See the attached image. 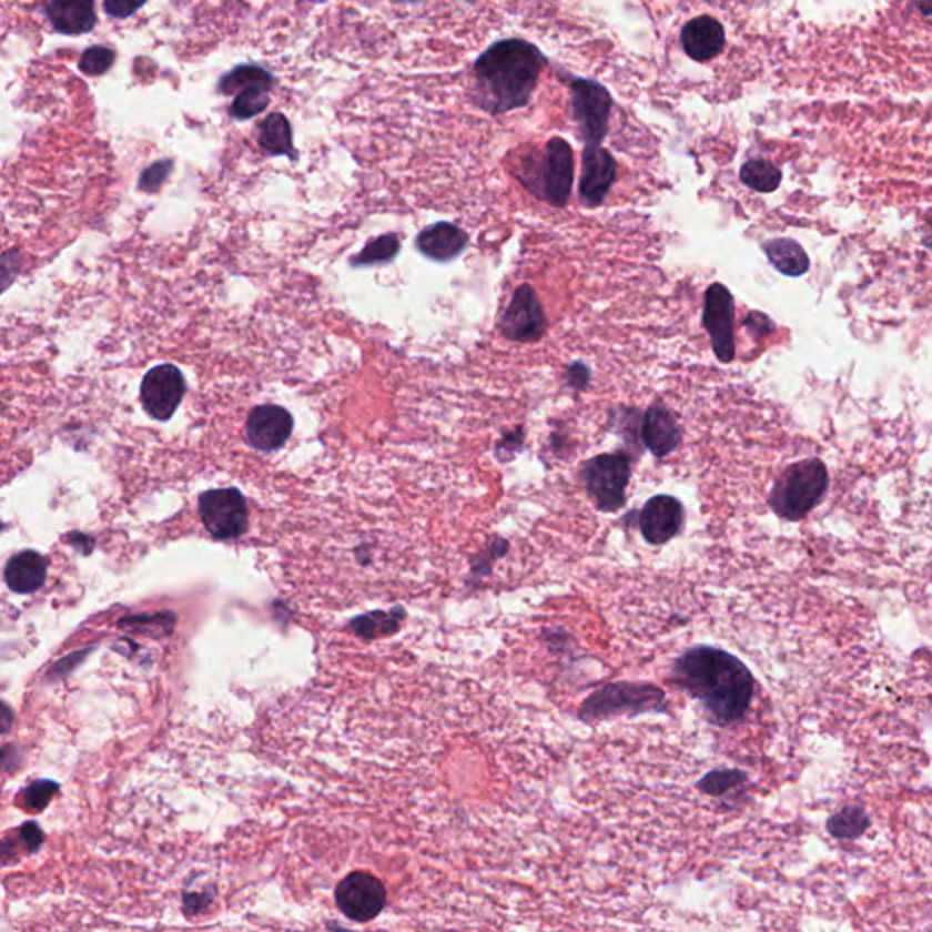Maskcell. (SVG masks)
Returning a JSON list of instances; mask_svg holds the SVG:
<instances>
[{"label": "cell", "mask_w": 932, "mask_h": 932, "mask_svg": "<svg viewBox=\"0 0 932 932\" xmlns=\"http://www.w3.org/2000/svg\"><path fill=\"white\" fill-rule=\"evenodd\" d=\"M676 689L698 701L703 716L716 727L746 721L756 695V678L729 650L698 645L679 654L670 670Z\"/></svg>", "instance_id": "cell-1"}, {"label": "cell", "mask_w": 932, "mask_h": 932, "mask_svg": "<svg viewBox=\"0 0 932 932\" xmlns=\"http://www.w3.org/2000/svg\"><path fill=\"white\" fill-rule=\"evenodd\" d=\"M545 68V57L530 42L507 39L488 48L476 64V101L487 112H513L525 107Z\"/></svg>", "instance_id": "cell-2"}, {"label": "cell", "mask_w": 932, "mask_h": 932, "mask_svg": "<svg viewBox=\"0 0 932 932\" xmlns=\"http://www.w3.org/2000/svg\"><path fill=\"white\" fill-rule=\"evenodd\" d=\"M667 715L669 699L656 685L638 681L608 683L588 696L579 707V720L585 723L636 718L641 715Z\"/></svg>", "instance_id": "cell-3"}, {"label": "cell", "mask_w": 932, "mask_h": 932, "mask_svg": "<svg viewBox=\"0 0 932 932\" xmlns=\"http://www.w3.org/2000/svg\"><path fill=\"white\" fill-rule=\"evenodd\" d=\"M829 490V472L821 459L792 463L781 472L770 490L772 513L786 521H801L814 510Z\"/></svg>", "instance_id": "cell-4"}, {"label": "cell", "mask_w": 932, "mask_h": 932, "mask_svg": "<svg viewBox=\"0 0 932 932\" xmlns=\"http://www.w3.org/2000/svg\"><path fill=\"white\" fill-rule=\"evenodd\" d=\"M523 184L556 209L567 206L574 183V153L563 139L548 142L541 158L527 161Z\"/></svg>", "instance_id": "cell-5"}, {"label": "cell", "mask_w": 932, "mask_h": 932, "mask_svg": "<svg viewBox=\"0 0 932 932\" xmlns=\"http://www.w3.org/2000/svg\"><path fill=\"white\" fill-rule=\"evenodd\" d=\"M630 466L632 459L624 452L601 454L582 465V485L599 513H616L625 507Z\"/></svg>", "instance_id": "cell-6"}, {"label": "cell", "mask_w": 932, "mask_h": 932, "mask_svg": "<svg viewBox=\"0 0 932 932\" xmlns=\"http://www.w3.org/2000/svg\"><path fill=\"white\" fill-rule=\"evenodd\" d=\"M570 102L574 121L579 126L585 146H601L610 128V92L590 79H574L570 84Z\"/></svg>", "instance_id": "cell-7"}, {"label": "cell", "mask_w": 932, "mask_h": 932, "mask_svg": "<svg viewBox=\"0 0 932 932\" xmlns=\"http://www.w3.org/2000/svg\"><path fill=\"white\" fill-rule=\"evenodd\" d=\"M199 514L210 536L229 541L249 528V505L237 488L209 490L199 497Z\"/></svg>", "instance_id": "cell-8"}, {"label": "cell", "mask_w": 932, "mask_h": 932, "mask_svg": "<svg viewBox=\"0 0 932 932\" xmlns=\"http://www.w3.org/2000/svg\"><path fill=\"white\" fill-rule=\"evenodd\" d=\"M272 77L257 67L235 68L219 82V92L235 95L230 113L235 119H250L263 113L270 104Z\"/></svg>", "instance_id": "cell-9"}, {"label": "cell", "mask_w": 932, "mask_h": 932, "mask_svg": "<svg viewBox=\"0 0 932 932\" xmlns=\"http://www.w3.org/2000/svg\"><path fill=\"white\" fill-rule=\"evenodd\" d=\"M735 297L721 283L710 284L705 292L703 326L710 345L721 363L735 359Z\"/></svg>", "instance_id": "cell-10"}, {"label": "cell", "mask_w": 932, "mask_h": 932, "mask_svg": "<svg viewBox=\"0 0 932 932\" xmlns=\"http://www.w3.org/2000/svg\"><path fill=\"white\" fill-rule=\"evenodd\" d=\"M186 396V381L178 366L159 365L142 379V408L155 421L172 419Z\"/></svg>", "instance_id": "cell-11"}, {"label": "cell", "mask_w": 932, "mask_h": 932, "mask_svg": "<svg viewBox=\"0 0 932 932\" xmlns=\"http://www.w3.org/2000/svg\"><path fill=\"white\" fill-rule=\"evenodd\" d=\"M335 902L352 922H372L386 905V889L368 872H352L335 891Z\"/></svg>", "instance_id": "cell-12"}, {"label": "cell", "mask_w": 932, "mask_h": 932, "mask_svg": "<svg viewBox=\"0 0 932 932\" xmlns=\"http://www.w3.org/2000/svg\"><path fill=\"white\" fill-rule=\"evenodd\" d=\"M502 334L514 343H536L547 332V315L530 284H521L499 321Z\"/></svg>", "instance_id": "cell-13"}, {"label": "cell", "mask_w": 932, "mask_h": 932, "mask_svg": "<svg viewBox=\"0 0 932 932\" xmlns=\"http://www.w3.org/2000/svg\"><path fill=\"white\" fill-rule=\"evenodd\" d=\"M685 523V508L678 497L654 496L645 503L644 510L639 514V530L645 541L654 547H661L672 541Z\"/></svg>", "instance_id": "cell-14"}, {"label": "cell", "mask_w": 932, "mask_h": 932, "mask_svg": "<svg viewBox=\"0 0 932 932\" xmlns=\"http://www.w3.org/2000/svg\"><path fill=\"white\" fill-rule=\"evenodd\" d=\"M292 432L294 417L283 406H257L246 421V439L261 452L280 450L288 443Z\"/></svg>", "instance_id": "cell-15"}, {"label": "cell", "mask_w": 932, "mask_h": 932, "mask_svg": "<svg viewBox=\"0 0 932 932\" xmlns=\"http://www.w3.org/2000/svg\"><path fill=\"white\" fill-rule=\"evenodd\" d=\"M581 161L579 197L587 206H599L612 190L618 166L604 146H585Z\"/></svg>", "instance_id": "cell-16"}, {"label": "cell", "mask_w": 932, "mask_h": 932, "mask_svg": "<svg viewBox=\"0 0 932 932\" xmlns=\"http://www.w3.org/2000/svg\"><path fill=\"white\" fill-rule=\"evenodd\" d=\"M681 44L692 61H712L725 48L723 26L716 21L715 17H696L681 30Z\"/></svg>", "instance_id": "cell-17"}, {"label": "cell", "mask_w": 932, "mask_h": 932, "mask_svg": "<svg viewBox=\"0 0 932 932\" xmlns=\"http://www.w3.org/2000/svg\"><path fill=\"white\" fill-rule=\"evenodd\" d=\"M641 437L650 454L658 459H663L681 445L683 432L679 428L675 414L667 406L652 405L645 414Z\"/></svg>", "instance_id": "cell-18"}, {"label": "cell", "mask_w": 932, "mask_h": 932, "mask_svg": "<svg viewBox=\"0 0 932 932\" xmlns=\"http://www.w3.org/2000/svg\"><path fill=\"white\" fill-rule=\"evenodd\" d=\"M468 235L450 223H437L417 235L416 246L425 257L436 263H448L463 254Z\"/></svg>", "instance_id": "cell-19"}, {"label": "cell", "mask_w": 932, "mask_h": 932, "mask_svg": "<svg viewBox=\"0 0 932 932\" xmlns=\"http://www.w3.org/2000/svg\"><path fill=\"white\" fill-rule=\"evenodd\" d=\"M48 579V559L36 550H22L8 561L4 581L11 592L33 594L44 587Z\"/></svg>", "instance_id": "cell-20"}, {"label": "cell", "mask_w": 932, "mask_h": 932, "mask_svg": "<svg viewBox=\"0 0 932 932\" xmlns=\"http://www.w3.org/2000/svg\"><path fill=\"white\" fill-rule=\"evenodd\" d=\"M47 11L55 30L68 36L88 33L97 22L93 0H50Z\"/></svg>", "instance_id": "cell-21"}, {"label": "cell", "mask_w": 932, "mask_h": 932, "mask_svg": "<svg viewBox=\"0 0 932 932\" xmlns=\"http://www.w3.org/2000/svg\"><path fill=\"white\" fill-rule=\"evenodd\" d=\"M770 264L787 277H801L811 269V261L794 239H774L763 246Z\"/></svg>", "instance_id": "cell-22"}, {"label": "cell", "mask_w": 932, "mask_h": 932, "mask_svg": "<svg viewBox=\"0 0 932 932\" xmlns=\"http://www.w3.org/2000/svg\"><path fill=\"white\" fill-rule=\"evenodd\" d=\"M871 816L867 814L862 806H854V803L841 807L840 811L834 812L825 823L827 832L834 840L840 841L858 840L871 829Z\"/></svg>", "instance_id": "cell-23"}, {"label": "cell", "mask_w": 932, "mask_h": 932, "mask_svg": "<svg viewBox=\"0 0 932 932\" xmlns=\"http://www.w3.org/2000/svg\"><path fill=\"white\" fill-rule=\"evenodd\" d=\"M259 146L264 148L272 155L295 158L292 128L281 113L270 115L259 126Z\"/></svg>", "instance_id": "cell-24"}, {"label": "cell", "mask_w": 932, "mask_h": 932, "mask_svg": "<svg viewBox=\"0 0 932 932\" xmlns=\"http://www.w3.org/2000/svg\"><path fill=\"white\" fill-rule=\"evenodd\" d=\"M749 786V776L741 769L709 770L703 778H699L698 791L710 798H725L736 791H743Z\"/></svg>", "instance_id": "cell-25"}, {"label": "cell", "mask_w": 932, "mask_h": 932, "mask_svg": "<svg viewBox=\"0 0 932 932\" xmlns=\"http://www.w3.org/2000/svg\"><path fill=\"white\" fill-rule=\"evenodd\" d=\"M740 179L741 183L754 192L772 193L780 188L783 175L780 168L766 159H752L741 166Z\"/></svg>", "instance_id": "cell-26"}, {"label": "cell", "mask_w": 932, "mask_h": 932, "mask_svg": "<svg viewBox=\"0 0 932 932\" xmlns=\"http://www.w3.org/2000/svg\"><path fill=\"white\" fill-rule=\"evenodd\" d=\"M399 239L396 235H383L366 244L365 250L357 257L352 259L354 266H372V264L388 263L399 254Z\"/></svg>", "instance_id": "cell-27"}, {"label": "cell", "mask_w": 932, "mask_h": 932, "mask_svg": "<svg viewBox=\"0 0 932 932\" xmlns=\"http://www.w3.org/2000/svg\"><path fill=\"white\" fill-rule=\"evenodd\" d=\"M57 792H59V783H55V781H33L24 789V807L30 811H42Z\"/></svg>", "instance_id": "cell-28"}, {"label": "cell", "mask_w": 932, "mask_h": 932, "mask_svg": "<svg viewBox=\"0 0 932 932\" xmlns=\"http://www.w3.org/2000/svg\"><path fill=\"white\" fill-rule=\"evenodd\" d=\"M115 53L110 48L95 47L82 53L81 70L88 75H101L113 67Z\"/></svg>", "instance_id": "cell-29"}, {"label": "cell", "mask_w": 932, "mask_h": 932, "mask_svg": "<svg viewBox=\"0 0 932 932\" xmlns=\"http://www.w3.org/2000/svg\"><path fill=\"white\" fill-rule=\"evenodd\" d=\"M166 618L164 614H155V616H132V618H124L121 619V629L132 630V632L139 634H146V636H152V638H158V634L153 632V629H158V627H168L170 629V624H163V619Z\"/></svg>", "instance_id": "cell-30"}, {"label": "cell", "mask_w": 932, "mask_h": 932, "mask_svg": "<svg viewBox=\"0 0 932 932\" xmlns=\"http://www.w3.org/2000/svg\"><path fill=\"white\" fill-rule=\"evenodd\" d=\"M22 266H24V259L19 252H10L0 257V294L6 288H10L17 275L21 274Z\"/></svg>", "instance_id": "cell-31"}, {"label": "cell", "mask_w": 932, "mask_h": 932, "mask_svg": "<svg viewBox=\"0 0 932 932\" xmlns=\"http://www.w3.org/2000/svg\"><path fill=\"white\" fill-rule=\"evenodd\" d=\"M19 840H21L26 851L37 852L44 843V834H42L41 827L37 825L36 821H26L24 825L19 829Z\"/></svg>", "instance_id": "cell-32"}, {"label": "cell", "mask_w": 932, "mask_h": 932, "mask_svg": "<svg viewBox=\"0 0 932 932\" xmlns=\"http://www.w3.org/2000/svg\"><path fill=\"white\" fill-rule=\"evenodd\" d=\"M170 168H172V164L170 163H158L153 164L152 168H148L146 172L142 173L141 184H139V186H141L142 190H148V192L158 190V188L163 184L164 179L168 178Z\"/></svg>", "instance_id": "cell-33"}, {"label": "cell", "mask_w": 932, "mask_h": 932, "mask_svg": "<svg viewBox=\"0 0 932 932\" xmlns=\"http://www.w3.org/2000/svg\"><path fill=\"white\" fill-rule=\"evenodd\" d=\"M144 2L146 0H104V8L110 16L126 19V17L133 16L135 11L141 10Z\"/></svg>", "instance_id": "cell-34"}, {"label": "cell", "mask_w": 932, "mask_h": 932, "mask_svg": "<svg viewBox=\"0 0 932 932\" xmlns=\"http://www.w3.org/2000/svg\"><path fill=\"white\" fill-rule=\"evenodd\" d=\"M746 326L754 340H761L763 335L770 334L774 330V323L761 312H752L746 320Z\"/></svg>", "instance_id": "cell-35"}, {"label": "cell", "mask_w": 932, "mask_h": 932, "mask_svg": "<svg viewBox=\"0 0 932 932\" xmlns=\"http://www.w3.org/2000/svg\"><path fill=\"white\" fill-rule=\"evenodd\" d=\"M22 761V752L19 747L16 746H6L0 747V770H16L17 767L21 766Z\"/></svg>", "instance_id": "cell-36"}, {"label": "cell", "mask_w": 932, "mask_h": 932, "mask_svg": "<svg viewBox=\"0 0 932 932\" xmlns=\"http://www.w3.org/2000/svg\"><path fill=\"white\" fill-rule=\"evenodd\" d=\"M568 383L574 388H587L588 383H590V372H588L587 366L582 365V363H574L570 368H568Z\"/></svg>", "instance_id": "cell-37"}, {"label": "cell", "mask_w": 932, "mask_h": 932, "mask_svg": "<svg viewBox=\"0 0 932 932\" xmlns=\"http://www.w3.org/2000/svg\"><path fill=\"white\" fill-rule=\"evenodd\" d=\"M88 652H90V650H81V652L70 654L67 659H62V661H59V663L53 667L51 678H62V676L71 672V670L75 669L77 665L81 663L82 659H84V654Z\"/></svg>", "instance_id": "cell-38"}, {"label": "cell", "mask_w": 932, "mask_h": 932, "mask_svg": "<svg viewBox=\"0 0 932 932\" xmlns=\"http://www.w3.org/2000/svg\"><path fill=\"white\" fill-rule=\"evenodd\" d=\"M67 541L70 543L71 547L75 548L77 553H81L82 556L92 554L93 548H95V539L92 536H87V534H68Z\"/></svg>", "instance_id": "cell-39"}, {"label": "cell", "mask_w": 932, "mask_h": 932, "mask_svg": "<svg viewBox=\"0 0 932 932\" xmlns=\"http://www.w3.org/2000/svg\"><path fill=\"white\" fill-rule=\"evenodd\" d=\"M16 723V712L10 705L0 701V736L8 735Z\"/></svg>", "instance_id": "cell-40"}, {"label": "cell", "mask_w": 932, "mask_h": 932, "mask_svg": "<svg viewBox=\"0 0 932 932\" xmlns=\"http://www.w3.org/2000/svg\"><path fill=\"white\" fill-rule=\"evenodd\" d=\"M4 528H6L4 523H0V530H4Z\"/></svg>", "instance_id": "cell-41"}]
</instances>
